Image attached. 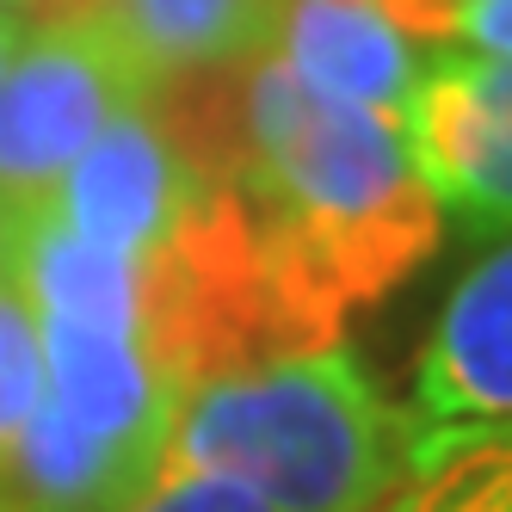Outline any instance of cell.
<instances>
[{
    "label": "cell",
    "mask_w": 512,
    "mask_h": 512,
    "mask_svg": "<svg viewBox=\"0 0 512 512\" xmlns=\"http://www.w3.org/2000/svg\"><path fill=\"white\" fill-rule=\"evenodd\" d=\"M241 118L247 161L235 192L297 303L334 334L352 303L383 297L432 253L438 204L395 118L303 87L278 56L247 68Z\"/></svg>",
    "instance_id": "1"
},
{
    "label": "cell",
    "mask_w": 512,
    "mask_h": 512,
    "mask_svg": "<svg viewBox=\"0 0 512 512\" xmlns=\"http://www.w3.org/2000/svg\"><path fill=\"white\" fill-rule=\"evenodd\" d=\"M155 463L223 475L272 512H389L414 475V420L340 346H315L198 377Z\"/></svg>",
    "instance_id": "2"
},
{
    "label": "cell",
    "mask_w": 512,
    "mask_h": 512,
    "mask_svg": "<svg viewBox=\"0 0 512 512\" xmlns=\"http://www.w3.org/2000/svg\"><path fill=\"white\" fill-rule=\"evenodd\" d=\"M155 87L161 81L99 13L25 31L0 75V204L31 223L87 142L112 118L149 105Z\"/></svg>",
    "instance_id": "3"
},
{
    "label": "cell",
    "mask_w": 512,
    "mask_h": 512,
    "mask_svg": "<svg viewBox=\"0 0 512 512\" xmlns=\"http://www.w3.org/2000/svg\"><path fill=\"white\" fill-rule=\"evenodd\" d=\"M420 186L469 229H512V56L451 50L426 62L395 112Z\"/></svg>",
    "instance_id": "4"
},
{
    "label": "cell",
    "mask_w": 512,
    "mask_h": 512,
    "mask_svg": "<svg viewBox=\"0 0 512 512\" xmlns=\"http://www.w3.org/2000/svg\"><path fill=\"white\" fill-rule=\"evenodd\" d=\"M204 192L210 173L155 124L149 105H136L87 142V155L62 173L44 216L81 247L149 266L173 247V235L186 229Z\"/></svg>",
    "instance_id": "5"
},
{
    "label": "cell",
    "mask_w": 512,
    "mask_h": 512,
    "mask_svg": "<svg viewBox=\"0 0 512 512\" xmlns=\"http://www.w3.org/2000/svg\"><path fill=\"white\" fill-rule=\"evenodd\" d=\"M414 475L512 426V241L475 266L438 315L414 377Z\"/></svg>",
    "instance_id": "6"
},
{
    "label": "cell",
    "mask_w": 512,
    "mask_h": 512,
    "mask_svg": "<svg viewBox=\"0 0 512 512\" xmlns=\"http://www.w3.org/2000/svg\"><path fill=\"white\" fill-rule=\"evenodd\" d=\"M272 56L303 87L340 99V105L383 112V118L401 112V99H408L420 75L414 38L377 0H284Z\"/></svg>",
    "instance_id": "7"
},
{
    "label": "cell",
    "mask_w": 512,
    "mask_h": 512,
    "mask_svg": "<svg viewBox=\"0 0 512 512\" xmlns=\"http://www.w3.org/2000/svg\"><path fill=\"white\" fill-rule=\"evenodd\" d=\"M99 19L155 81L260 62L278 44L284 0H99Z\"/></svg>",
    "instance_id": "8"
},
{
    "label": "cell",
    "mask_w": 512,
    "mask_h": 512,
    "mask_svg": "<svg viewBox=\"0 0 512 512\" xmlns=\"http://www.w3.org/2000/svg\"><path fill=\"white\" fill-rule=\"evenodd\" d=\"M38 401H44V340H38L31 297L13 272V278H0V463L31 426Z\"/></svg>",
    "instance_id": "9"
},
{
    "label": "cell",
    "mask_w": 512,
    "mask_h": 512,
    "mask_svg": "<svg viewBox=\"0 0 512 512\" xmlns=\"http://www.w3.org/2000/svg\"><path fill=\"white\" fill-rule=\"evenodd\" d=\"M420 475V494L395 500L389 512H512V445L500 438H475Z\"/></svg>",
    "instance_id": "10"
},
{
    "label": "cell",
    "mask_w": 512,
    "mask_h": 512,
    "mask_svg": "<svg viewBox=\"0 0 512 512\" xmlns=\"http://www.w3.org/2000/svg\"><path fill=\"white\" fill-rule=\"evenodd\" d=\"M112 512H272V506L253 500V494L235 488V482H223V475L179 469V463H155Z\"/></svg>",
    "instance_id": "11"
},
{
    "label": "cell",
    "mask_w": 512,
    "mask_h": 512,
    "mask_svg": "<svg viewBox=\"0 0 512 512\" xmlns=\"http://www.w3.org/2000/svg\"><path fill=\"white\" fill-rule=\"evenodd\" d=\"M451 38H463L469 50H488V56H512V0H463Z\"/></svg>",
    "instance_id": "12"
},
{
    "label": "cell",
    "mask_w": 512,
    "mask_h": 512,
    "mask_svg": "<svg viewBox=\"0 0 512 512\" xmlns=\"http://www.w3.org/2000/svg\"><path fill=\"white\" fill-rule=\"evenodd\" d=\"M25 31H38V25H62V19H87L99 13V0H0Z\"/></svg>",
    "instance_id": "13"
},
{
    "label": "cell",
    "mask_w": 512,
    "mask_h": 512,
    "mask_svg": "<svg viewBox=\"0 0 512 512\" xmlns=\"http://www.w3.org/2000/svg\"><path fill=\"white\" fill-rule=\"evenodd\" d=\"M19 241H25V216H13L7 204H0V278L19 272Z\"/></svg>",
    "instance_id": "14"
},
{
    "label": "cell",
    "mask_w": 512,
    "mask_h": 512,
    "mask_svg": "<svg viewBox=\"0 0 512 512\" xmlns=\"http://www.w3.org/2000/svg\"><path fill=\"white\" fill-rule=\"evenodd\" d=\"M19 44H25V25H19L7 7H0V75H7V62L19 56Z\"/></svg>",
    "instance_id": "15"
}]
</instances>
